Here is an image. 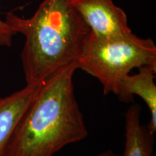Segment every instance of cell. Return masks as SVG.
<instances>
[{"label": "cell", "mask_w": 156, "mask_h": 156, "mask_svg": "<svg viewBox=\"0 0 156 156\" xmlns=\"http://www.w3.org/2000/svg\"><path fill=\"white\" fill-rule=\"evenodd\" d=\"M77 66L100 82L105 95L116 94L120 81L132 69L156 68V46L153 39L132 32L109 38L91 34Z\"/></svg>", "instance_id": "cell-3"}, {"label": "cell", "mask_w": 156, "mask_h": 156, "mask_svg": "<svg viewBox=\"0 0 156 156\" xmlns=\"http://www.w3.org/2000/svg\"><path fill=\"white\" fill-rule=\"evenodd\" d=\"M83 22L98 38H109L132 33L125 11L114 0H70Z\"/></svg>", "instance_id": "cell-4"}, {"label": "cell", "mask_w": 156, "mask_h": 156, "mask_svg": "<svg viewBox=\"0 0 156 156\" xmlns=\"http://www.w3.org/2000/svg\"><path fill=\"white\" fill-rule=\"evenodd\" d=\"M0 99H1V98H0Z\"/></svg>", "instance_id": "cell-10"}, {"label": "cell", "mask_w": 156, "mask_h": 156, "mask_svg": "<svg viewBox=\"0 0 156 156\" xmlns=\"http://www.w3.org/2000/svg\"><path fill=\"white\" fill-rule=\"evenodd\" d=\"M154 134L140 120L138 104L129 107L125 114V142L123 156H152Z\"/></svg>", "instance_id": "cell-7"}, {"label": "cell", "mask_w": 156, "mask_h": 156, "mask_svg": "<svg viewBox=\"0 0 156 156\" xmlns=\"http://www.w3.org/2000/svg\"><path fill=\"white\" fill-rule=\"evenodd\" d=\"M41 84L26 85L0 99V156H9L15 130Z\"/></svg>", "instance_id": "cell-5"}, {"label": "cell", "mask_w": 156, "mask_h": 156, "mask_svg": "<svg viewBox=\"0 0 156 156\" xmlns=\"http://www.w3.org/2000/svg\"><path fill=\"white\" fill-rule=\"evenodd\" d=\"M98 156H116V155H115L114 152L110 151V150H108V151H106L102 152V153H100Z\"/></svg>", "instance_id": "cell-9"}, {"label": "cell", "mask_w": 156, "mask_h": 156, "mask_svg": "<svg viewBox=\"0 0 156 156\" xmlns=\"http://www.w3.org/2000/svg\"><path fill=\"white\" fill-rule=\"evenodd\" d=\"M16 34L13 31L5 20L0 18V46L10 47L12 39Z\"/></svg>", "instance_id": "cell-8"}, {"label": "cell", "mask_w": 156, "mask_h": 156, "mask_svg": "<svg viewBox=\"0 0 156 156\" xmlns=\"http://www.w3.org/2000/svg\"><path fill=\"white\" fill-rule=\"evenodd\" d=\"M5 20L25 37L21 62L26 85L77 65L91 35L70 0H42L30 17L8 12Z\"/></svg>", "instance_id": "cell-1"}, {"label": "cell", "mask_w": 156, "mask_h": 156, "mask_svg": "<svg viewBox=\"0 0 156 156\" xmlns=\"http://www.w3.org/2000/svg\"><path fill=\"white\" fill-rule=\"evenodd\" d=\"M137 73L128 75L120 81L116 95L120 101H132L134 95H138L145 101L151 112V119L148 129L155 134L156 130V68L144 66L138 68Z\"/></svg>", "instance_id": "cell-6"}, {"label": "cell", "mask_w": 156, "mask_h": 156, "mask_svg": "<svg viewBox=\"0 0 156 156\" xmlns=\"http://www.w3.org/2000/svg\"><path fill=\"white\" fill-rule=\"evenodd\" d=\"M77 69L71 65L41 84L15 130L9 156H54L87 137L74 87Z\"/></svg>", "instance_id": "cell-2"}]
</instances>
